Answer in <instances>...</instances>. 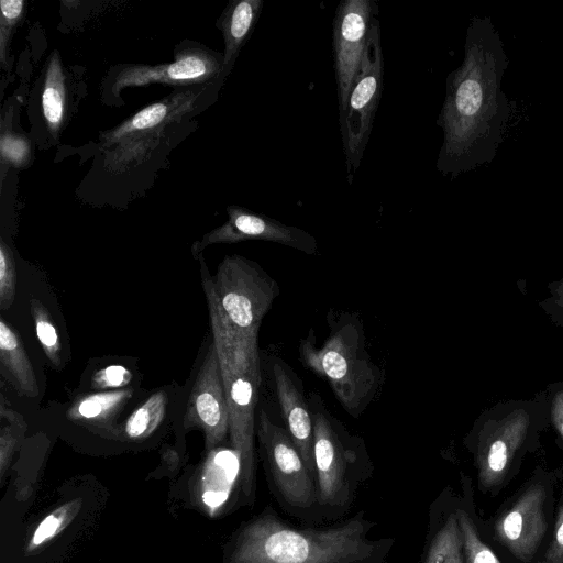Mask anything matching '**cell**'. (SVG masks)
Masks as SVG:
<instances>
[{"label":"cell","mask_w":563,"mask_h":563,"mask_svg":"<svg viewBox=\"0 0 563 563\" xmlns=\"http://www.w3.org/2000/svg\"><path fill=\"white\" fill-rule=\"evenodd\" d=\"M203 258L201 282L207 298L212 341L217 347L229 410V435L241 461L240 482L243 493L253 498L255 487L254 437L256 405L262 384L258 338L243 339L223 323L216 294Z\"/></svg>","instance_id":"6da1fadb"},{"label":"cell","mask_w":563,"mask_h":563,"mask_svg":"<svg viewBox=\"0 0 563 563\" xmlns=\"http://www.w3.org/2000/svg\"><path fill=\"white\" fill-rule=\"evenodd\" d=\"M365 522H349L322 529H297L280 518L264 514L240 533L232 563H356L374 552L366 539Z\"/></svg>","instance_id":"7a4b0ae2"},{"label":"cell","mask_w":563,"mask_h":563,"mask_svg":"<svg viewBox=\"0 0 563 563\" xmlns=\"http://www.w3.org/2000/svg\"><path fill=\"white\" fill-rule=\"evenodd\" d=\"M298 351L302 364L328 382L343 409L355 419L382 390L384 374L368 354L362 323L350 314L333 321L320 346L310 330Z\"/></svg>","instance_id":"3957f363"},{"label":"cell","mask_w":563,"mask_h":563,"mask_svg":"<svg viewBox=\"0 0 563 563\" xmlns=\"http://www.w3.org/2000/svg\"><path fill=\"white\" fill-rule=\"evenodd\" d=\"M545 410L534 401H516L484 413L466 439L483 494H497L515 475L541 427Z\"/></svg>","instance_id":"277c9868"},{"label":"cell","mask_w":563,"mask_h":563,"mask_svg":"<svg viewBox=\"0 0 563 563\" xmlns=\"http://www.w3.org/2000/svg\"><path fill=\"white\" fill-rule=\"evenodd\" d=\"M313 426L318 501L341 506L349 500L351 481L368 463L365 443L325 407L317 393L308 396Z\"/></svg>","instance_id":"5b68a950"},{"label":"cell","mask_w":563,"mask_h":563,"mask_svg":"<svg viewBox=\"0 0 563 563\" xmlns=\"http://www.w3.org/2000/svg\"><path fill=\"white\" fill-rule=\"evenodd\" d=\"M221 319L236 336L258 338L264 317L280 294L278 283L256 262L227 255L212 277Z\"/></svg>","instance_id":"8992f818"},{"label":"cell","mask_w":563,"mask_h":563,"mask_svg":"<svg viewBox=\"0 0 563 563\" xmlns=\"http://www.w3.org/2000/svg\"><path fill=\"white\" fill-rule=\"evenodd\" d=\"M384 86V55L377 16L373 20L347 103L339 113L347 181L352 184L372 133Z\"/></svg>","instance_id":"52a82bcc"},{"label":"cell","mask_w":563,"mask_h":563,"mask_svg":"<svg viewBox=\"0 0 563 563\" xmlns=\"http://www.w3.org/2000/svg\"><path fill=\"white\" fill-rule=\"evenodd\" d=\"M198 92L183 90L146 106L119 125L100 134L103 150L111 151V165L123 169L140 161L153 143L167 132V128L191 113Z\"/></svg>","instance_id":"ba28073f"},{"label":"cell","mask_w":563,"mask_h":563,"mask_svg":"<svg viewBox=\"0 0 563 563\" xmlns=\"http://www.w3.org/2000/svg\"><path fill=\"white\" fill-rule=\"evenodd\" d=\"M551 487L534 475L493 520L492 538L522 563L533 560L548 532Z\"/></svg>","instance_id":"9c48e42d"},{"label":"cell","mask_w":563,"mask_h":563,"mask_svg":"<svg viewBox=\"0 0 563 563\" xmlns=\"http://www.w3.org/2000/svg\"><path fill=\"white\" fill-rule=\"evenodd\" d=\"M256 435L272 479L285 501L298 509L318 501L317 479L303 462L289 432L262 406Z\"/></svg>","instance_id":"30bf717a"},{"label":"cell","mask_w":563,"mask_h":563,"mask_svg":"<svg viewBox=\"0 0 563 563\" xmlns=\"http://www.w3.org/2000/svg\"><path fill=\"white\" fill-rule=\"evenodd\" d=\"M223 54L202 45L191 44L175 53L172 63L158 65L131 64L119 67L110 82L114 97L125 88L144 87L151 84H165L190 87L211 81H222Z\"/></svg>","instance_id":"8fae6325"},{"label":"cell","mask_w":563,"mask_h":563,"mask_svg":"<svg viewBox=\"0 0 563 563\" xmlns=\"http://www.w3.org/2000/svg\"><path fill=\"white\" fill-rule=\"evenodd\" d=\"M377 12L374 0H343L336 8L333 20V57L339 113L346 107Z\"/></svg>","instance_id":"7c38bea8"},{"label":"cell","mask_w":563,"mask_h":563,"mask_svg":"<svg viewBox=\"0 0 563 563\" xmlns=\"http://www.w3.org/2000/svg\"><path fill=\"white\" fill-rule=\"evenodd\" d=\"M184 427L200 429L206 448L216 449L229 433V410L217 347L209 345L192 385Z\"/></svg>","instance_id":"4fadbf2b"},{"label":"cell","mask_w":563,"mask_h":563,"mask_svg":"<svg viewBox=\"0 0 563 563\" xmlns=\"http://www.w3.org/2000/svg\"><path fill=\"white\" fill-rule=\"evenodd\" d=\"M227 212L229 218L222 225L211 230L200 241L194 243L192 254L195 256L211 244L238 243L249 240L275 242L308 255L317 252L318 245L314 236L300 228L284 224L238 206L228 207Z\"/></svg>","instance_id":"5bb4252c"},{"label":"cell","mask_w":563,"mask_h":563,"mask_svg":"<svg viewBox=\"0 0 563 563\" xmlns=\"http://www.w3.org/2000/svg\"><path fill=\"white\" fill-rule=\"evenodd\" d=\"M267 367L284 426L308 470L316 477L312 416L303 383L292 367L276 355L268 358Z\"/></svg>","instance_id":"9a60e30c"},{"label":"cell","mask_w":563,"mask_h":563,"mask_svg":"<svg viewBox=\"0 0 563 563\" xmlns=\"http://www.w3.org/2000/svg\"><path fill=\"white\" fill-rule=\"evenodd\" d=\"M240 473V455L234 449L209 451L196 485L197 497L205 510L213 515L225 504Z\"/></svg>","instance_id":"2e32d148"},{"label":"cell","mask_w":563,"mask_h":563,"mask_svg":"<svg viewBox=\"0 0 563 563\" xmlns=\"http://www.w3.org/2000/svg\"><path fill=\"white\" fill-rule=\"evenodd\" d=\"M263 0L231 1L218 20L224 41L223 71L227 76L261 15Z\"/></svg>","instance_id":"e0dca14e"},{"label":"cell","mask_w":563,"mask_h":563,"mask_svg":"<svg viewBox=\"0 0 563 563\" xmlns=\"http://www.w3.org/2000/svg\"><path fill=\"white\" fill-rule=\"evenodd\" d=\"M0 361L22 395L36 397L38 385L30 358L16 332L0 319Z\"/></svg>","instance_id":"ac0fdd59"},{"label":"cell","mask_w":563,"mask_h":563,"mask_svg":"<svg viewBox=\"0 0 563 563\" xmlns=\"http://www.w3.org/2000/svg\"><path fill=\"white\" fill-rule=\"evenodd\" d=\"M41 108L48 132L57 136L64 124L67 108L66 74L57 51L52 52L47 59Z\"/></svg>","instance_id":"d6986e66"},{"label":"cell","mask_w":563,"mask_h":563,"mask_svg":"<svg viewBox=\"0 0 563 563\" xmlns=\"http://www.w3.org/2000/svg\"><path fill=\"white\" fill-rule=\"evenodd\" d=\"M132 396L130 389H118L87 395L77 400L68 410L71 420L103 422L119 411Z\"/></svg>","instance_id":"ffe728a7"},{"label":"cell","mask_w":563,"mask_h":563,"mask_svg":"<svg viewBox=\"0 0 563 563\" xmlns=\"http://www.w3.org/2000/svg\"><path fill=\"white\" fill-rule=\"evenodd\" d=\"M424 563H465L456 510L449 514L432 538Z\"/></svg>","instance_id":"44dd1931"},{"label":"cell","mask_w":563,"mask_h":563,"mask_svg":"<svg viewBox=\"0 0 563 563\" xmlns=\"http://www.w3.org/2000/svg\"><path fill=\"white\" fill-rule=\"evenodd\" d=\"M167 397L164 391L151 395L126 419L124 432L132 440L150 437L162 423L166 413Z\"/></svg>","instance_id":"7402d4cb"},{"label":"cell","mask_w":563,"mask_h":563,"mask_svg":"<svg viewBox=\"0 0 563 563\" xmlns=\"http://www.w3.org/2000/svg\"><path fill=\"white\" fill-rule=\"evenodd\" d=\"M80 505V499H74L45 516L33 531L26 544V550L29 552L34 551L59 534L77 515Z\"/></svg>","instance_id":"603a6c76"},{"label":"cell","mask_w":563,"mask_h":563,"mask_svg":"<svg viewBox=\"0 0 563 563\" xmlns=\"http://www.w3.org/2000/svg\"><path fill=\"white\" fill-rule=\"evenodd\" d=\"M456 515L463 539L465 563H501L493 549L482 540L470 514L464 509H457Z\"/></svg>","instance_id":"cb8c5ba5"},{"label":"cell","mask_w":563,"mask_h":563,"mask_svg":"<svg viewBox=\"0 0 563 563\" xmlns=\"http://www.w3.org/2000/svg\"><path fill=\"white\" fill-rule=\"evenodd\" d=\"M31 314L34 320L37 339L52 364L60 366V341L56 328L45 306L37 299H31Z\"/></svg>","instance_id":"d4e9b609"},{"label":"cell","mask_w":563,"mask_h":563,"mask_svg":"<svg viewBox=\"0 0 563 563\" xmlns=\"http://www.w3.org/2000/svg\"><path fill=\"white\" fill-rule=\"evenodd\" d=\"M24 0H1L0 15V60L4 67L9 57L12 35L25 14Z\"/></svg>","instance_id":"484cf974"},{"label":"cell","mask_w":563,"mask_h":563,"mask_svg":"<svg viewBox=\"0 0 563 563\" xmlns=\"http://www.w3.org/2000/svg\"><path fill=\"white\" fill-rule=\"evenodd\" d=\"M16 273L11 249L4 241L0 243V308L8 310L13 303Z\"/></svg>","instance_id":"4316f807"},{"label":"cell","mask_w":563,"mask_h":563,"mask_svg":"<svg viewBox=\"0 0 563 563\" xmlns=\"http://www.w3.org/2000/svg\"><path fill=\"white\" fill-rule=\"evenodd\" d=\"M0 152L2 161L14 167L26 166L31 159L29 141L22 135L12 132H2Z\"/></svg>","instance_id":"83f0119b"},{"label":"cell","mask_w":563,"mask_h":563,"mask_svg":"<svg viewBox=\"0 0 563 563\" xmlns=\"http://www.w3.org/2000/svg\"><path fill=\"white\" fill-rule=\"evenodd\" d=\"M132 379V373L122 365H109L96 372L91 379L92 388H121Z\"/></svg>","instance_id":"f1b7e54d"},{"label":"cell","mask_w":563,"mask_h":563,"mask_svg":"<svg viewBox=\"0 0 563 563\" xmlns=\"http://www.w3.org/2000/svg\"><path fill=\"white\" fill-rule=\"evenodd\" d=\"M538 563H563V489L555 515L552 539Z\"/></svg>","instance_id":"f546056e"},{"label":"cell","mask_w":563,"mask_h":563,"mask_svg":"<svg viewBox=\"0 0 563 563\" xmlns=\"http://www.w3.org/2000/svg\"><path fill=\"white\" fill-rule=\"evenodd\" d=\"M550 419L563 440V383L552 387L549 397Z\"/></svg>","instance_id":"4dcf8cb0"},{"label":"cell","mask_w":563,"mask_h":563,"mask_svg":"<svg viewBox=\"0 0 563 563\" xmlns=\"http://www.w3.org/2000/svg\"><path fill=\"white\" fill-rule=\"evenodd\" d=\"M550 297L542 303L553 320L563 324V278L550 284Z\"/></svg>","instance_id":"1f68e13d"},{"label":"cell","mask_w":563,"mask_h":563,"mask_svg":"<svg viewBox=\"0 0 563 563\" xmlns=\"http://www.w3.org/2000/svg\"><path fill=\"white\" fill-rule=\"evenodd\" d=\"M1 466L2 470L4 468V464L9 460V455L12 452L13 445H14V439L12 435L7 432L5 430H2L1 438Z\"/></svg>","instance_id":"d6a6232c"}]
</instances>
